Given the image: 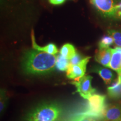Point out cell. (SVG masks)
Listing matches in <instances>:
<instances>
[{"label": "cell", "instance_id": "1", "mask_svg": "<svg viewBox=\"0 0 121 121\" xmlns=\"http://www.w3.org/2000/svg\"><path fill=\"white\" fill-rule=\"evenodd\" d=\"M57 56L31 49L24 54L22 68L28 74L42 75L52 72L55 69Z\"/></svg>", "mask_w": 121, "mask_h": 121}, {"label": "cell", "instance_id": "2", "mask_svg": "<svg viewBox=\"0 0 121 121\" xmlns=\"http://www.w3.org/2000/svg\"><path fill=\"white\" fill-rule=\"evenodd\" d=\"M62 113L61 108L55 103L38 106L28 114L26 121H56Z\"/></svg>", "mask_w": 121, "mask_h": 121}, {"label": "cell", "instance_id": "3", "mask_svg": "<svg viewBox=\"0 0 121 121\" xmlns=\"http://www.w3.org/2000/svg\"><path fill=\"white\" fill-rule=\"evenodd\" d=\"M107 107L105 95L94 94L88 99L87 107L83 113L88 117L95 118L99 121Z\"/></svg>", "mask_w": 121, "mask_h": 121}, {"label": "cell", "instance_id": "4", "mask_svg": "<svg viewBox=\"0 0 121 121\" xmlns=\"http://www.w3.org/2000/svg\"><path fill=\"white\" fill-rule=\"evenodd\" d=\"M91 4L101 15L106 17L115 18L118 10L113 0H90Z\"/></svg>", "mask_w": 121, "mask_h": 121}, {"label": "cell", "instance_id": "5", "mask_svg": "<svg viewBox=\"0 0 121 121\" xmlns=\"http://www.w3.org/2000/svg\"><path fill=\"white\" fill-rule=\"evenodd\" d=\"M93 78L90 75H84L77 81L70 82L76 87V91L85 99L88 100L95 92L96 89L91 86Z\"/></svg>", "mask_w": 121, "mask_h": 121}, {"label": "cell", "instance_id": "6", "mask_svg": "<svg viewBox=\"0 0 121 121\" xmlns=\"http://www.w3.org/2000/svg\"><path fill=\"white\" fill-rule=\"evenodd\" d=\"M90 58L91 57H86L83 58L78 64L69 65L67 70L66 71V76L67 78L77 81L84 76L86 70V66Z\"/></svg>", "mask_w": 121, "mask_h": 121}, {"label": "cell", "instance_id": "7", "mask_svg": "<svg viewBox=\"0 0 121 121\" xmlns=\"http://www.w3.org/2000/svg\"><path fill=\"white\" fill-rule=\"evenodd\" d=\"M121 119V103L108 106L99 121H113Z\"/></svg>", "mask_w": 121, "mask_h": 121}, {"label": "cell", "instance_id": "8", "mask_svg": "<svg viewBox=\"0 0 121 121\" xmlns=\"http://www.w3.org/2000/svg\"><path fill=\"white\" fill-rule=\"evenodd\" d=\"M112 55V48H106L99 49L96 51L95 60L103 66L109 67V65L111 60Z\"/></svg>", "mask_w": 121, "mask_h": 121}, {"label": "cell", "instance_id": "9", "mask_svg": "<svg viewBox=\"0 0 121 121\" xmlns=\"http://www.w3.org/2000/svg\"><path fill=\"white\" fill-rule=\"evenodd\" d=\"M31 41H32V47L34 49L38 50L39 51H42L51 54H56L58 52V48L57 46L53 43H49L44 47L39 46L36 43L35 39L34 31H31Z\"/></svg>", "mask_w": 121, "mask_h": 121}, {"label": "cell", "instance_id": "10", "mask_svg": "<svg viewBox=\"0 0 121 121\" xmlns=\"http://www.w3.org/2000/svg\"><path fill=\"white\" fill-rule=\"evenodd\" d=\"M112 55L109 68L117 71L121 66V47H116L114 49H112Z\"/></svg>", "mask_w": 121, "mask_h": 121}, {"label": "cell", "instance_id": "11", "mask_svg": "<svg viewBox=\"0 0 121 121\" xmlns=\"http://www.w3.org/2000/svg\"><path fill=\"white\" fill-rule=\"evenodd\" d=\"M93 72L99 74L106 85H109L114 78V75L112 71L107 68L95 67L93 69Z\"/></svg>", "mask_w": 121, "mask_h": 121}, {"label": "cell", "instance_id": "12", "mask_svg": "<svg viewBox=\"0 0 121 121\" xmlns=\"http://www.w3.org/2000/svg\"><path fill=\"white\" fill-rule=\"evenodd\" d=\"M109 96L112 99H118L121 98V79L118 76L117 80L112 85L108 87Z\"/></svg>", "mask_w": 121, "mask_h": 121}, {"label": "cell", "instance_id": "13", "mask_svg": "<svg viewBox=\"0 0 121 121\" xmlns=\"http://www.w3.org/2000/svg\"><path fill=\"white\" fill-rule=\"evenodd\" d=\"M76 53L75 47L69 43L65 44L60 49V54L69 60L71 59Z\"/></svg>", "mask_w": 121, "mask_h": 121}, {"label": "cell", "instance_id": "14", "mask_svg": "<svg viewBox=\"0 0 121 121\" xmlns=\"http://www.w3.org/2000/svg\"><path fill=\"white\" fill-rule=\"evenodd\" d=\"M69 65V60H67L61 54H58L57 56L56 62V67L60 71H67Z\"/></svg>", "mask_w": 121, "mask_h": 121}, {"label": "cell", "instance_id": "15", "mask_svg": "<svg viewBox=\"0 0 121 121\" xmlns=\"http://www.w3.org/2000/svg\"><path fill=\"white\" fill-rule=\"evenodd\" d=\"M114 40L111 36L109 35H105L100 39L98 44L99 46V49H103V48H109L110 45H112Z\"/></svg>", "mask_w": 121, "mask_h": 121}, {"label": "cell", "instance_id": "16", "mask_svg": "<svg viewBox=\"0 0 121 121\" xmlns=\"http://www.w3.org/2000/svg\"><path fill=\"white\" fill-rule=\"evenodd\" d=\"M108 33L113 38L115 44L121 47V32L115 30H109Z\"/></svg>", "mask_w": 121, "mask_h": 121}, {"label": "cell", "instance_id": "17", "mask_svg": "<svg viewBox=\"0 0 121 121\" xmlns=\"http://www.w3.org/2000/svg\"><path fill=\"white\" fill-rule=\"evenodd\" d=\"M1 97H0V111L1 113L4 112V108H6V105L7 98L6 93L4 89H1V95H0Z\"/></svg>", "mask_w": 121, "mask_h": 121}, {"label": "cell", "instance_id": "18", "mask_svg": "<svg viewBox=\"0 0 121 121\" xmlns=\"http://www.w3.org/2000/svg\"><path fill=\"white\" fill-rule=\"evenodd\" d=\"M82 57L80 53L77 52L71 59L69 60V63L71 65H75L79 63L82 60Z\"/></svg>", "mask_w": 121, "mask_h": 121}, {"label": "cell", "instance_id": "19", "mask_svg": "<svg viewBox=\"0 0 121 121\" xmlns=\"http://www.w3.org/2000/svg\"><path fill=\"white\" fill-rule=\"evenodd\" d=\"M88 117L86 114H85L84 113H80V114H78L76 116H75V117H73V118H72L69 121H82L84 119Z\"/></svg>", "mask_w": 121, "mask_h": 121}, {"label": "cell", "instance_id": "20", "mask_svg": "<svg viewBox=\"0 0 121 121\" xmlns=\"http://www.w3.org/2000/svg\"><path fill=\"white\" fill-rule=\"evenodd\" d=\"M66 0H49L50 4H54V5H59L63 4Z\"/></svg>", "mask_w": 121, "mask_h": 121}, {"label": "cell", "instance_id": "21", "mask_svg": "<svg viewBox=\"0 0 121 121\" xmlns=\"http://www.w3.org/2000/svg\"><path fill=\"white\" fill-rule=\"evenodd\" d=\"M82 121H98V120L97 119L95 118L87 117L86 118H85Z\"/></svg>", "mask_w": 121, "mask_h": 121}, {"label": "cell", "instance_id": "22", "mask_svg": "<svg viewBox=\"0 0 121 121\" xmlns=\"http://www.w3.org/2000/svg\"><path fill=\"white\" fill-rule=\"evenodd\" d=\"M116 6H117V9L118 10H121V2L119 3L118 4H117Z\"/></svg>", "mask_w": 121, "mask_h": 121}, {"label": "cell", "instance_id": "23", "mask_svg": "<svg viewBox=\"0 0 121 121\" xmlns=\"http://www.w3.org/2000/svg\"><path fill=\"white\" fill-rule=\"evenodd\" d=\"M117 73H118V76L119 77V78H121V71H117Z\"/></svg>", "mask_w": 121, "mask_h": 121}, {"label": "cell", "instance_id": "24", "mask_svg": "<svg viewBox=\"0 0 121 121\" xmlns=\"http://www.w3.org/2000/svg\"><path fill=\"white\" fill-rule=\"evenodd\" d=\"M117 15H118V16H119V17L120 18V19L121 20V11H119L118 12Z\"/></svg>", "mask_w": 121, "mask_h": 121}, {"label": "cell", "instance_id": "25", "mask_svg": "<svg viewBox=\"0 0 121 121\" xmlns=\"http://www.w3.org/2000/svg\"><path fill=\"white\" fill-rule=\"evenodd\" d=\"M121 121V119H118V120H116V121Z\"/></svg>", "mask_w": 121, "mask_h": 121}, {"label": "cell", "instance_id": "26", "mask_svg": "<svg viewBox=\"0 0 121 121\" xmlns=\"http://www.w3.org/2000/svg\"><path fill=\"white\" fill-rule=\"evenodd\" d=\"M119 71H121V69H119ZM119 70H118V71H119Z\"/></svg>", "mask_w": 121, "mask_h": 121}, {"label": "cell", "instance_id": "27", "mask_svg": "<svg viewBox=\"0 0 121 121\" xmlns=\"http://www.w3.org/2000/svg\"></svg>", "mask_w": 121, "mask_h": 121}]
</instances>
